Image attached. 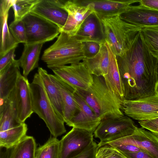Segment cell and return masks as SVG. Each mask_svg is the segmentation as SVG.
Returning <instances> with one entry per match:
<instances>
[{
    "label": "cell",
    "instance_id": "1",
    "mask_svg": "<svg viewBox=\"0 0 158 158\" xmlns=\"http://www.w3.org/2000/svg\"><path fill=\"white\" fill-rule=\"evenodd\" d=\"M141 31L130 48L117 56L124 92V100H135L155 95L158 80V60L150 53Z\"/></svg>",
    "mask_w": 158,
    "mask_h": 158
},
{
    "label": "cell",
    "instance_id": "2",
    "mask_svg": "<svg viewBox=\"0 0 158 158\" xmlns=\"http://www.w3.org/2000/svg\"><path fill=\"white\" fill-rule=\"evenodd\" d=\"M93 75V81L91 85L86 90H76L77 94L101 120L124 115L121 103L109 90L103 77Z\"/></svg>",
    "mask_w": 158,
    "mask_h": 158
},
{
    "label": "cell",
    "instance_id": "3",
    "mask_svg": "<svg viewBox=\"0 0 158 158\" xmlns=\"http://www.w3.org/2000/svg\"><path fill=\"white\" fill-rule=\"evenodd\" d=\"M83 47L75 36L61 31L55 42L44 51L41 59L52 70L78 63L85 57Z\"/></svg>",
    "mask_w": 158,
    "mask_h": 158
},
{
    "label": "cell",
    "instance_id": "4",
    "mask_svg": "<svg viewBox=\"0 0 158 158\" xmlns=\"http://www.w3.org/2000/svg\"><path fill=\"white\" fill-rule=\"evenodd\" d=\"M30 86L34 113L43 120L53 137L57 138L65 133L64 122L53 105L38 73L34 75Z\"/></svg>",
    "mask_w": 158,
    "mask_h": 158
},
{
    "label": "cell",
    "instance_id": "5",
    "mask_svg": "<svg viewBox=\"0 0 158 158\" xmlns=\"http://www.w3.org/2000/svg\"><path fill=\"white\" fill-rule=\"evenodd\" d=\"M101 19L106 41L117 56H123L128 50L143 27L127 23L119 16Z\"/></svg>",
    "mask_w": 158,
    "mask_h": 158
},
{
    "label": "cell",
    "instance_id": "6",
    "mask_svg": "<svg viewBox=\"0 0 158 158\" xmlns=\"http://www.w3.org/2000/svg\"><path fill=\"white\" fill-rule=\"evenodd\" d=\"M137 127L131 118L124 114L102 119L94 133L95 137L100 141L98 144L99 147L132 134Z\"/></svg>",
    "mask_w": 158,
    "mask_h": 158
},
{
    "label": "cell",
    "instance_id": "7",
    "mask_svg": "<svg viewBox=\"0 0 158 158\" xmlns=\"http://www.w3.org/2000/svg\"><path fill=\"white\" fill-rule=\"evenodd\" d=\"M22 20L25 29L26 44L50 41L57 37L60 33V29L57 25L31 12Z\"/></svg>",
    "mask_w": 158,
    "mask_h": 158
},
{
    "label": "cell",
    "instance_id": "8",
    "mask_svg": "<svg viewBox=\"0 0 158 158\" xmlns=\"http://www.w3.org/2000/svg\"><path fill=\"white\" fill-rule=\"evenodd\" d=\"M55 75L76 90H86L92 85L93 75L82 61L52 69Z\"/></svg>",
    "mask_w": 158,
    "mask_h": 158
},
{
    "label": "cell",
    "instance_id": "9",
    "mask_svg": "<svg viewBox=\"0 0 158 158\" xmlns=\"http://www.w3.org/2000/svg\"><path fill=\"white\" fill-rule=\"evenodd\" d=\"M93 133L73 127L60 140L59 158H73L82 152L94 141Z\"/></svg>",
    "mask_w": 158,
    "mask_h": 158
},
{
    "label": "cell",
    "instance_id": "10",
    "mask_svg": "<svg viewBox=\"0 0 158 158\" xmlns=\"http://www.w3.org/2000/svg\"><path fill=\"white\" fill-rule=\"evenodd\" d=\"M64 8L68 13L66 22L60 30L71 36H75L81 25L90 15L94 13L92 4L87 0L64 1Z\"/></svg>",
    "mask_w": 158,
    "mask_h": 158
},
{
    "label": "cell",
    "instance_id": "11",
    "mask_svg": "<svg viewBox=\"0 0 158 158\" xmlns=\"http://www.w3.org/2000/svg\"><path fill=\"white\" fill-rule=\"evenodd\" d=\"M121 109L127 116L139 121L158 118V96L135 100H124Z\"/></svg>",
    "mask_w": 158,
    "mask_h": 158
},
{
    "label": "cell",
    "instance_id": "12",
    "mask_svg": "<svg viewBox=\"0 0 158 158\" xmlns=\"http://www.w3.org/2000/svg\"><path fill=\"white\" fill-rule=\"evenodd\" d=\"M30 84L27 77L20 73L14 88V100L18 117L22 123L34 113Z\"/></svg>",
    "mask_w": 158,
    "mask_h": 158
},
{
    "label": "cell",
    "instance_id": "13",
    "mask_svg": "<svg viewBox=\"0 0 158 158\" xmlns=\"http://www.w3.org/2000/svg\"><path fill=\"white\" fill-rule=\"evenodd\" d=\"M64 2L58 0H40L31 12L55 24L60 31L68 17V13L64 8Z\"/></svg>",
    "mask_w": 158,
    "mask_h": 158
},
{
    "label": "cell",
    "instance_id": "14",
    "mask_svg": "<svg viewBox=\"0 0 158 158\" xmlns=\"http://www.w3.org/2000/svg\"><path fill=\"white\" fill-rule=\"evenodd\" d=\"M114 141L135 145L154 158H158V137L142 127H137L132 134Z\"/></svg>",
    "mask_w": 158,
    "mask_h": 158
},
{
    "label": "cell",
    "instance_id": "15",
    "mask_svg": "<svg viewBox=\"0 0 158 158\" xmlns=\"http://www.w3.org/2000/svg\"><path fill=\"white\" fill-rule=\"evenodd\" d=\"M74 98L79 110L66 124L73 128L94 132L101 119L98 117L89 105L75 91Z\"/></svg>",
    "mask_w": 158,
    "mask_h": 158
},
{
    "label": "cell",
    "instance_id": "16",
    "mask_svg": "<svg viewBox=\"0 0 158 158\" xmlns=\"http://www.w3.org/2000/svg\"><path fill=\"white\" fill-rule=\"evenodd\" d=\"M119 17L126 22L136 26H158V10L140 4L129 6Z\"/></svg>",
    "mask_w": 158,
    "mask_h": 158
},
{
    "label": "cell",
    "instance_id": "17",
    "mask_svg": "<svg viewBox=\"0 0 158 158\" xmlns=\"http://www.w3.org/2000/svg\"><path fill=\"white\" fill-rule=\"evenodd\" d=\"M75 37L81 42L105 43V36L101 19L94 13L90 15L84 21Z\"/></svg>",
    "mask_w": 158,
    "mask_h": 158
},
{
    "label": "cell",
    "instance_id": "18",
    "mask_svg": "<svg viewBox=\"0 0 158 158\" xmlns=\"http://www.w3.org/2000/svg\"><path fill=\"white\" fill-rule=\"evenodd\" d=\"M105 44L109 53V64L107 74L103 78L109 90L122 104L124 100V92L118 70L117 56L106 42Z\"/></svg>",
    "mask_w": 158,
    "mask_h": 158
},
{
    "label": "cell",
    "instance_id": "19",
    "mask_svg": "<svg viewBox=\"0 0 158 158\" xmlns=\"http://www.w3.org/2000/svg\"><path fill=\"white\" fill-rule=\"evenodd\" d=\"M92 4L94 13L100 18L119 16L138 0H87Z\"/></svg>",
    "mask_w": 158,
    "mask_h": 158
},
{
    "label": "cell",
    "instance_id": "20",
    "mask_svg": "<svg viewBox=\"0 0 158 158\" xmlns=\"http://www.w3.org/2000/svg\"><path fill=\"white\" fill-rule=\"evenodd\" d=\"M50 76L61 94L64 105V120L67 124L79 110L74 98L76 90L55 75L50 74Z\"/></svg>",
    "mask_w": 158,
    "mask_h": 158
},
{
    "label": "cell",
    "instance_id": "21",
    "mask_svg": "<svg viewBox=\"0 0 158 158\" xmlns=\"http://www.w3.org/2000/svg\"><path fill=\"white\" fill-rule=\"evenodd\" d=\"M0 131L17 127L22 123L18 117L14 100V89L0 101Z\"/></svg>",
    "mask_w": 158,
    "mask_h": 158
},
{
    "label": "cell",
    "instance_id": "22",
    "mask_svg": "<svg viewBox=\"0 0 158 158\" xmlns=\"http://www.w3.org/2000/svg\"><path fill=\"white\" fill-rule=\"evenodd\" d=\"M19 60L13 59L0 71V98L7 97L15 88L21 73Z\"/></svg>",
    "mask_w": 158,
    "mask_h": 158
},
{
    "label": "cell",
    "instance_id": "23",
    "mask_svg": "<svg viewBox=\"0 0 158 158\" xmlns=\"http://www.w3.org/2000/svg\"><path fill=\"white\" fill-rule=\"evenodd\" d=\"M82 61L92 75L103 77L106 75L108 71L109 58L105 43L100 44L99 50L96 55L89 58L84 57Z\"/></svg>",
    "mask_w": 158,
    "mask_h": 158
},
{
    "label": "cell",
    "instance_id": "24",
    "mask_svg": "<svg viewBox=\"0 0 158 158\" xmlns=\"http://www.w3.org/2000/svg\"><path fill=\"white\" fill-rule=\"evenodd\" d=\"M44 43L24 44L23 52L19 60L25 77H27L31 71L38 67L40 56Z\"/></svg>",
    "mask_w": 158,
    "mask_h": 158
},
{
    "label": "cell",
    "instance_id": "25",
    "mask_svg": "<svg viewBox=\"0 0 158 158\" xmlns=\"http://www.w3.org/2000/svg\"><path fill=\"white\" fill-rule=\"evenodd\" d=\"M38 73L41 77L46 91L55 109L59 116L64 121V105L59 89L46 70L39 67Z\"/></svg>",
    "mask_w": 158,
    "mask_h": 158
},
{
    "label": "cell",
    "instance_id": "26",
    "mask_svg": "<svg viewBox=\"0 0 158 158\" xmlns=\"http://www.w3.org/2000/svg\"><path fill=\"white\" fill-rule=\"evenodd\" d=\"M27 130V125L24 123L16 127L0 131V147L7 148L15 146L26 135Z\"/></svg>",
    "mask_w": 158,
    "mask_h": 158
},
{
    "label": "cell",
    "instance_id": "27",
    "mask_svg": "<svg viewBox=\"0 0 158 158\" xmlns=\"http://www.w3.org/2000/svg\"><path fill=\"white\" fill-rule=\"evenodd\" d=\"M8 17V13L0 15V57L11 49L16 48L19 44L9 29Z\"/></svg>",
    "mask_w": 158,
    "mask_h": 158
},
{
    "label": "cell",
    "instance_id": "28",
    "mask_svg": "<svg viewBox=\"0 0 158 158\" xmlns=\"http://www.w3.org/2000/svg\"><path fill=\"white\" fill-rule=\"evenodd\" d=\"M36 149L34 138L26 135L15 146L11 158H35Z\"/></svg>",
    "mask_w": 158,
    "mask_h": 158
},
{
    "label": "cell",
    "instance_id": "29",
    "mask_svg": "<svg viewBox=\"0 0 158 158\" xmlns=\"http://www.w3.org/2000/svg\"><path fill=\"white\" fill-rule=\"evenodd\" d=\"M141 34L148 51L158 60V26L144 27Z\"/></svg>",
    "mask_w": 158,
    "mask_h": 158
},
{
    "label": "cell",
    "instance_id": "30",
    "mask_svg": "<svg viewBox=\"0 0 158 158\" xmlns=\"http://www.w3.org/2000/svg\"><path fill=\"white\" fill-rule=\"evenodd\" d=\"M60 141L51 137L43 145L36 149L35 158H59Z\"/></svg>",
    "mask_w": 158,
    "mask_h": 158
},
{
    "label": "cell",
    "instance_id": "31",
    "mask_svg": "<svg viewBox=\"0 0 158 158\" xmlns=\"http://www.w3.org/2000/svg\"><path fill=\"white\" fill-rule=\"evenodd\" d=\"M40 0H13L12 7L14 12V20L19 21L31 12Z\"/></svg>",
    "mask_w": 158,
    "mask_h": 158
},
{
    "label": "cell",
    "instance_id": "32",
    "mask_svg": "<svg viewBox=\"0 0 158 158\" xmlns=\"http://www.w3.org/2000/svg\"><path fill=\"white\" fill-rule=\"evenodd\" d=\"M9 28L13 36L18 44L26 43L25 29L22 20H14L9 25Z\"/></svg>",
    "mask_w": 158,
    "mask_h": 158
},
{
    "label": "cell",
    "instance_id": "33",
    "mask_svg": "<svg viewBox=\"0 0 158 158\" xmlns=\"http://www.w3.org/2000/svg\"><path fill=\"white\" fill-rule=\"evenodd\" d=\"M96 158H128L122 152L109 145L99 147Z\"/></svg>",
    "mask_w": 158,
    "mask_h": 158
},
{
    "label": "cell",
    "instance_id": "34",
    "mask_svg": "<svg viewBox=\"0 0 158 158\" xmlns=\"http://www.w3.org/2000/svg\"><path fill=\"white\" fill-rule=\"evenodd\" d=\"M85 57L89 58L96 55L98 52L100 44L93 42H82Z\"/></svg>",
    "mask_w": 158,
    "mask_h": 158
},
{
    "label": "cell",
    "instance_id": "35",
    "mask_svg": "<svg viewBox=\"0 0 158 158\" xmlns=\"http://www.w3.org/2000/svg\"><path fill=\"white\" fill-rule=\"evenodd\" d=\"M98 144L93 141L82 152L73 158H96Z\"/></svg>",
    "mask_w": 158,
    "mask_h": 158
},
{
    "label": "cell",
    "instance_id": "36",
    "mask_svg": "<svg viewBox=\"0 0 158 158\" xmlns=\"http://www.w3.org/2000/svg\"><path fill=\"white\" fill-rule=\"evenodd\" d=\"M138 122L142 127L147 129L158 137V118Z\"/></svg>",
    "mask_w": 158,
    "mask_h": 158
},
{
    "label": "cell",
    "instance_id": "37",
    "mask_svg": "<svg viewBox=\"0 0 158 158\" xmlns=\"http://www.w3.org/2000/svg\"><path fill=\"white\" fill-rule=\"evenodd\" d=\"M16 48H14L0 57V71L3 69L15 58V52Z\"/></svg>",
    "mask_w": 158,
    "mask_h": 158
},
{
    "label": "cell",
    "instance_id": "38",
    "mask_svg": "<svg viewBox=\"0 0 158 158\" xmlns=\"http://www.w3.org/2000/svg\"><path fill=\"white\" fill-rule=\"evenodd\" d=\"M123 153L128 158H154L149 154L142 151L135 152Z\"/></svg>",
    "mask_w": 158,
    "mask_h": 158
},
{
    "label": "cell",
    "instance_id": "39",
    "mask_svg": "<svg viewBox=\"0 0 158 158\" xmlns=\"http://www.w3.org/2000/svg\"><path fill=\"white\" fill-rule=\"evenodd\" d=\"M13 0H1L0 2V14L8 13L12 6Z\"/></svg>",
    "mask_w": 158,
    "mask_h": 158
},
{
    "label": "cell",
    "instance_id": "40",
    "mask_svg": "<svg viewBox=\"0 0 158 158\" xmlns=\"http://www.w3.org/2000/svg\"><path fill=\"white\" fill-rule=\"evenodd\" d=\"M140 4L158 10V0H139Z\"/></svg>",
    "mask_w": 158,
    "mask_h": 158
},
{
    "label": "cell",
    "instance_id": "41",
    "mask_svg": "<svg viewBox=\"0 0 158 158\" xmlns=\"http://www.w3.org/2000/svg\"><path fill=\"white\" fill-rule=\"evenodd\" d=\"M15 146L7 148H5V150L4 151L0 149V158H11Z\"/></svg>",
    "mask_w": 158,
    "mask_h": 158
},
{
    "label": "cell",
    "instance_id": "42",
    "mask_svg": "<svg viewBox=\"0 0 158 158\" xmlns=\"http://www.w3.org/2000/svg\"><path fill=\"white\" fill-rule=\"evenodd\" d=\"M155 90V94L158 96V80L156 84Z\"/></svg>",
    "mask_w": 158,
    "mask_h": 158
},
{
    "label": "cell",
    "instance_id": "43",
    "mask_svg": "<svg viewBox=\"0 0 158 158\" xmlns=\"http://www.w3.org/2000/svg\"></svg>",
    "mask_w": 158,
    "mask_h": 158
}]
</instances>
